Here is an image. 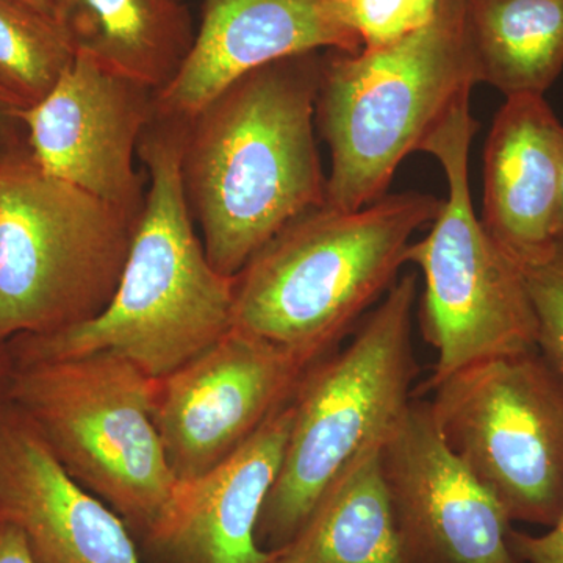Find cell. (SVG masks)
I'll return each mask as SVG.
<instances>
[{
	"instance_id": "1",
	"label": "cell",
	"mask_w": 563,
	"mask_h": 563,
	"mask_svg": "<svg viewBox=\"0 0 563 563\" xmlns=\"http://www.w3.org/2000/svg\"><path fill=\"white\" fill-rule=\"evenodd\" d=\"M321 51L250 70L185 124L180 176L213 268L235 277L288 222L324 203L314 111Z\"/></svg>"
},
{
	"instance_id": "2",
	"label": "cell",
	"mask_w": 563,
	"mask_h": 563,
	"mask_svg": "<svg viewBox=\"0 0 563 563\" xmlns=\"http://www.w3.org/2000/svg\"><path fill=\"white\" fill-rule=\"evenodd\" d=\"M185 124L154 113L141 136L150 188L109 306L65 331L10 340L14 363L109 351L162 380L231 331L235 277L211 265L181 187Z\"/></svg>"
},
{
	"instance_id": "3",
	"label": "cell",
	"mask_w": 563,
	"mask_h": 563,
	"mask_svg": "<svg viewBox=\"0 0 563 563\" xmlns=\"http://www.w3.org/2000/svg\"><path fill=\"white\" fill-rule=\"evenodd\" d=\"M442 203L407 191L358 210L303 211L236 274L233 325L321 361L395 285L410 239Z\"/></svg>"
},
{
	"instance_id": "4",
	"label": "cell",
	"mask_w": 563,
	"mask_h": 563,
	"mask_svg": "<svg viewBox=\"0 0 563 563\" xmlns=\"http://www.w3.org/2000/svg\"><path fill=\"white\" fill-rule=\"evenodd\" d=\"M477 84L466 0H437L431 20L390 46L325 51L314 111L332 158L325 206L352 211L384 198L404 158Z\"/></svg>"
},
{
	"instance_id": "5",
	"label": "cell",
	"mask_w": 563,
	"mask_h": 563,
	"mask_svg": "<svg viewBox=\"0 0 563 563\" xmlns=\"http://www.w3.org/2000/svg\"><path fill=\"white\" fill-rule=\"evenodd\" d=\"M418 277L407 273L366 314L354 339L313 363L291 396L292 421L255 540L279 553L322 495L362 455L383 446L413 398L412 343Z\"/></svg>"
},
{
	"instance_id": "6",
	"label": "cell",
	"mask_w": 563,
	"mask_h": 563,
	"mask_svg": "<svg viewBox=\"0 0 563 563\" xmlns=\"http://www.w3.org/2000/svg\"><path fill=\"white\" fill-rule=\"evenodd\" d=\"M139 218L43 172L29 146L0 157V343L102 313Z\"/></svg>"
},
{
	"instance_id": "7",
	"label": "cell",
	"mask_w": 563,
	"mask_h": 563,
	"mask_svg": "<svg viewBox=\"0 0 563 563\" xmlns=\"http://www.w3.org/2000/svg\"><path fill=\"white\" fill-rule=\"evenodd\" d=\"M157 390L139 366L101 351L14 363L9 402L81 487L144 537L177 484L155 426Z\"/></svg>"
},
{
	"instance_id": "8",
	"label": "cell",
	"mask_w": 563,
	"mask_h": 563,
	"mask_svg": "<svg viewBox=\"0 0 563 563\" xmlns=\"http://www.w3.org/2000/svg\"><path fill=\"white\" fill-rule=\"evenodd\" d=\"M477 128L470 98L463 99L420 150L439 161L448 181L431 232L406 251V263L424 276L421 331L437 352L420 395L476 363L537 350L536 314L523 274L473 209L468 155Z\"/></svg>"
},
{
	"instance_id": "9",
	"label": "cell",
	"mask_w": 563,
	"mask_h": 563,
	"mask_svg": "<svg viewBox=\"0 0 563 563\" xmlns=\"http://www.w3.org/2000/svg\"><path fill=\"white\" fill-rule=\"evenodd\" d=\"M429 393L444 442L510 520L553 526L563 509V387L540 352L476 363Z\"/></svg>"
},
{
	"instance_id": "10",
	"label": "cell",
	"mask_w": 563,
	"mask_h": 563,
	"mask_svg": "<svg viewBox=\"0 0 563 563\" xmlns=\"http://www.w3.org/2000/svg\"><path fill=\"white\" fill-rule=\"evenodd\" d=\"M310 366L233 325L158 380L155 426L176 479L202 476L235 453L291 398Z\"/></svg>"
},
{
	"instance_id": "11",
	"label": "cell",
	"mask_w": 563,
	"mask_h": 563,
	"mask_svg": "<svg viewBox=\"0 0 563 563\" xmlns=\"http://www.w3.org/2000/svg\"><path fill=\"white\" fill-rule=\"evenodd\" d=\"M154 111L151 87L76 54L49 95L16 117L43 172L139 218L146 190L135 161Z\"/></svg>"
},
{
	"instance_id": "12",
	"label": "cell",
	"mask_w": 563,
	"mask_h": 563,
	"mask_svg": "<svg viewBox=\"0 0 563 563\" xmlns=\"http://www.w3.org/2000/svg\"><path fill=\"white\" fill-rule=\"evenodd\" d=\"M380 466L415 563H521L512 520L444 442L429 401L412 398L380 448Z\"/></svg>"
},
{
	"instance_id": "13",
	"label": "cell",
	"mask_w": 563,
	"mask_h": 563,
	"mask_svg": "<svg viewBox=\"0 0 563 563\" xmlns=\"http://www.w3.org/2000/svg\"><path fill=\"white\" fill-rule=\"evenodd\" d=\"M0 521L33 563H144L131 529L81 487L9 401L0 406Z\"/></svg>"
},
{
	"instance_id": "14",
	"label": "cell",
	"mask_w": 563,
	"mask_h": 563,
	"mask_svg": "<svg viewBox=\"0 0 563 563\" xmlns=\"http://www.w3.org/2000/svg\"><path fill=\"white\" fill-rule=\"evenodd\" d=\"M322 49H363L361 38L336 16L332 0H203L190 54L155 92L154 113L187 122L250 70Z\"/></svg>"
},
{
	"instance_id": "15",
	"label": "cell",
	"mask_w": 563,
	"mask_h": 563,
	"mask_svg": "<svg viewBox=\"0 0 563 563\" xmlns=\"http://www.w3.org/2000/svg\"><path fill=\"white\" fill-rule=\"evenodd\" d=\"M291 398L217 466L177 481L144 543L166 563H272L255 540L262 507L280 472Z\"/></svg>"
},
{
	"instance_id": "16",
	"label": "cell",
	"mask_w": 563,
	"mask_h": 563,
	"mask_svg": "<svg viewBox=\"0 0 563 563\" xmlns=\"http://www.w3.org/2000/svg\"><path fill=\"white\" fill-rule=\"evenodd\" d=\"M563 125L543 96L506 98L485 144L483 225L520 268L553 246Z\"/></svg>"
},
{
	"instance_id": "17",
	"label": "cell",
	"mask_w": 563,
	"mask_h": 563,
	"mask_svg": "<svg viewBox=\"0 0 563 563\" xmlns=\"http://www.w3.org/2000/svg\"><path fill=\"white\" fill-rule=\"evenodd\" d=\"M74 54L157 92L179 73L195 43L184 0H52Z\"/></svg>"
},
{
	"instance_id": "18",
	"label": "cell",
	"mask_w": 563,
	"mask_h": 563,
	"mask_svg": "<svg viewBox=\"0 0 563 563\" xmlns=\"http://www.w3.org/2000/svg\"><path fill=\"white\" fill-rule=\"evenodd\" d=\"M380 448L329 487L273 563H415L385 484Z\"/></svg>"
},
{
	"instance_id": "19",
	"label": "cell",
	"mask_w": 563,
	"mask_h": 563,
	"mask_svg": "<svg viewBox=\"0 0 563 563\" xmlns=\"http://www.w3.org/2000/svg\"><path fill=\"white\" fill-rule=\"evenodd\" d=\"M481 84L543 96L563 69V0H466Z\"/></svg>"
},
{
	"instance_id": "20",
	"label": "cell",
	"mask_w": 563,
	"mask_h": 563,
	"mask_svg": "<svg viewBox=\"0 0 563 563\" xmlns=\"http://www.w3.org/2000/svg\"><path fill=\"white\" fill-rule=\"evenodd\" d=\"M65 32L24 0H0V101L25 111L43 101L74 62Z\"/></svg>"
},
{
	"instance_id": "21",
	"label": "cell",
	"mask_w": 563,
	"mask_h": 563,
	"mask_svg": "<svg viewBox=\"0 0 563 563\" xmlns=\"http://www.w3.org/2000/svg\"><path fill=\"white\" fill-rule=\"evenodd\" d=\"M520 272L536 314L537 351L563 387V235Z\"/></svg>"
},
{
	"instance_id": "22",
	"label": "cell",
	"mask_w": 563,
	"mask_h": 563,
	"mask_svg": "<svg viewBox=\"0 0 563 563\" xmlns=\"http://www.w3.org/2000/svg\"><path fill=\"white\" fill-rule=\"evenodd\" d=\"M340 21L362 41V51L380 49L420 27L410 0H332Z\"/></svg>"
},
{
	"instance_id": "23",
	"label": "cell",
	"mask_w": 563,
	"mask_h": 563,
	"mask_svg": "<svg viewBox=\"0 0 563 563\" xmlns=\"http://www.w3.org/2000/svg\"><path fill=\"white\" fill-rule=\"evenodd\" d=\"M510 544L521 563H563V509L550 532L531 536L512 529Z\"/></svg>"
},
{
	"instance_id": "24",
	"label": "cell",
	"mask_w": 563,
	"mask_h": 563,
	"mask_svg": "<svg viewBox=\"0 0 563 563\" xmlns=\"http://www.w3.org/2000/svg\"><path fill=\"white\" fill-rule=\"evenodd\" d=\"M27 147L24 125L16 117V111L0 101V157Z\"/></svg>"
},
{
	"instance_id": "25",
	"label": "cell",
	"mask_w": 563,
	"mask_h": 563,
	"mask_svg": "<svg viewBox=\"0 0 563 563\" xmlns=\"http://www.w3.org/2000/svg\"><path fill=\"white\" fill-rule=\"evenodd\" d=\"M0 563H33L21 533L3 521H0Z\"/></svg>"
},
{
	"instance_id": "26",
	"label": "cell",
	"mask_w": 563,
	"mask_h": 563,
	"mask_svg": "<svg viewBox=\"0 0 563 563\" xmlns=\"http://www.w3.org/2000/svg\"><path fill=\"white\" fill-rule=\"evenodd\" d=\"M14 362L11 357L9 344L0 343V406L9 401L11 376H13Z\"/></svg>"
},
{
	"instance_id": "27",
	"label": "cell",
	"mask_w": 563,
	"mask_h": 563,
	"mask_svg": "<svg viewBox=\"0 0 563 563\" xmlns=\"http://www.w3.org/2000/svg\"><path fill=\"white\" fill-rule=\"evenodd\" d=\"M410 3H412L415 13H417L418 21L421 24H426V22L431 20L437 0H410Z\"/></svg>"
},
{
	"instance_id": "28",
	"label": "cell",
	"mask_w": 563,
	"mask_h": 563,
	"mask_svg": "<svg viewBox=\"0 0 563 563\" xmlns=\"http://www.w3.org/2000/svg\"><path fill=\"white\" fill-rule=\"evenodd\" d=\"M555 235H563V157H562V174H561V190H559L558 213H555Z\"/></svg>"
},
{
	"instance_id": "29",
	"label": "cell",
	"mask_w": 563,
	"mask_h": 563,
	"mask_svg": "<svg viewBox=\"0 0 563 563\" xmlns=\"http://www.w3.org/2000/svg\"><path fill=\"white\" fill-rule=\"evenodd\" d=\"M24 2L31 3L32 7L43 11V13L49 14L54 18V7H52V0H24Z\"/></svg>"
},
{
	"instance_id": "30",
	"label": "cell",
	"mask_w": 563,
	"mask_h": 563,
	"mask_svg": "<svg viewBox=\"0 0 563 563\" xmlns=\"http://www.w3.org/2000/svg\"><path fill=\"white\" fill-rule=\"evenodd\" d=\"M273 559H274V558H273ZM272 563H273V561H272Z\"/></svg>"
}]
</instances>
